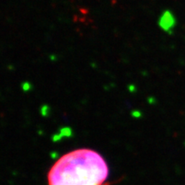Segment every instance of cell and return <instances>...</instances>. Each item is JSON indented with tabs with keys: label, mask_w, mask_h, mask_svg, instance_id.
Instances as JSON below:
<instances>
[{
	"label": "cell",
	"mask_w": 185,
	"mask_h": 185,
	"mask_svg": "<svg viewBox=\"0 0 185 185\" xmlns=\"http://www.w3.org/2000/svg\"><path fill=\"white\" fill-rule=\"evenodd\" d=\"M110 170L104 157L89 148L70 151L60 157L47 174L48 185H105Z\"/></svg>",
	"instance_id": "6da1fadb"
},
{
	"label": "cell",
	"mask_w": 185,
	"mask_h": 185,
	"mask_svg": "<svg viewBox=\"0 0 185 185\" xmlns=\"http://www.w3.org/2000/svg\"><path fill=\"white\" fill-rule=\"evenodd\" d=\"M175 24H176V19L169 11L165 12L159 21V25L166 31H169L171 29H173Z\"/></svg>",
	"instance_id": "7a4b0ae2"
}]
</instances>
